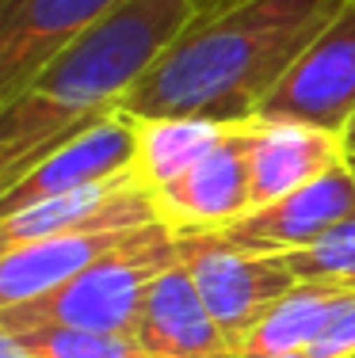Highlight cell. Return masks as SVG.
<instances>
[{
  "instance_id": "cell-3",
  "label": "cell",
  "mask_w": 355,
  "mask_h": 358,
  "mask_svg": "<svg viewBox=\"0 0 355 358\" xmlns=\"http://www.w3.org/2000/svg\"><path fill=\"white\" fill-rule=\"evenodd\" d=\"M183 263L180 233L165 221L141 225L118 248L99 255L81 275L65 278L57 289L0 309V331L31 328H84V331H134L146 289L168 267Z\"/></svg>"
},
{
  "instance_id": "cell-21",
  "label": "cell",
  "mask_w": 355,
  "mask_h": 358,
  "mask_svg": "<svg viewBox=\"0 0 355 358\" xmlns=\"http://www.w3.org/2000/svg\"><path fill=\"white\" fill-rule=\"evenodd\" d=\"M344 149H348V152H355V118L348 122V130H344Z\"/></svg>"
},
{
  "instance_id": "cell-19",
  "label": "cell",
  "mask_w": 355,
  "mask_h": 358,
  "mask_svg": "<svg viewBox=\"0 0 355 358\" xmlns=\"http://www.w3.org/2000/svg\"><path fill=\"white\" fill-rule=\"evenodd\" d=\"M0 358H31V355L23 351L12 336H4V331H0Z\"/></svg>"
},
{
  "instance_id": "cell-20",
  "label": "cell",
  "mask_w": 355,
  "mask_h": 358,
  "mask_svg": "<svg viewBox=\"0 0 355 358\" xmlns=\"http://www.w3.org/2000/svg\"><path fill=\"white\" fill-rule=\"evenodd\" d=\"M191 4H195V12H199V15H210V12H222V8L237 4V0H191Z\"/></svg>"
},
{
  "instance_id": "cell-9",
  "label": "cell",
  "mask_w": 355,
  "mask_h": 358,
  "mask_svg": "<svg viewBox=\"0 0 355 358\" xmlns=\"http://www.w3.org/2000/svg\"><path fill=\"white\" fill-rule=\"evenodd\" d=\"M123 0H0V103Z\"/></svg>"
},
{
  "instance_id": "cell-13",
  "label": "cell",
  "mask_w": 355,
  "mask_h": 358,
  "mask_svg": "<svg viewBox=\"0 0 355 358\" xmlns=\"http://www.w3.org/2000/svg\"><path fill=\"white\" fill-rule=\"evenodd\" d=\"M130 233L134 229H77L0 252V309L57 289L65 278L81 275L99 255L118 248Z\"/></svg>"
},
{
  "instance_id": "cell-4",
  "label": "cell",
  "mask_w": 355,
  "mask_h": 358,
  "mask_svg": "<svg viewBox=\"0 0 355 358\" xmlns=\"http://www.w3.org/2000/svg\"><path fill=\"white\" fill-rule=\"evenodd\" d=\"M183 267L191 271L207 309L241 351L256 324L298 286L279 255H256L222 244L214 233H180Z\"/></svg>"
},
{
  "instance_id": "cell-2",
  "label": "cell",
  "mask_w": 355,
  "mask_h": 358,
  "mask_svg": "<svg viewBox=\"0 0 355 358\" xmlns=\"http://www.w3.org/2000/svg\"><path fill=\"white\" fill-rule=\"evenodd\" d=\"M195 15L191 0H123L73 38L20 96L0 103V183L12 187L62 141L123 107Z\"/></svg>"
},
{
  "instance_id": "cell-1",
  "label": "cell",
  "mask_w": 355,
  "mask_h": 358,
  "mask_svg": "<svg viewBox=\"0 0 355 358\" xmlns=\"http://www.w3.org/2000/svg\"><path fill=\"white\" fill-rule=\"evenodd\" d=\"M348 0H237L195 15L134 84L123 110L138 118L252 122Z\"/></svg>"
},
{
  "instance_id": "cell-12",
  "label": "cell",
  "mask_w": 355,
  "mask_h": 358,
  "mask_svg": "<svg viewBox=\"0 0 355 358\" xmlns=\"http://www.w3.org/2000/svg\"><path fill=\"white\" fill-rule=\"evenodd\" d=\"M340 134L314 130L302 122H256L249 126V176H252V210L272 206L283 194L314 183L328 168L344 164Z\"/></svg>"
},
{
  "instance_id": "cell-18",
  "label": "cell",
  "mask_w": 355,
  "mask_h": 358,
  "mask_svg": "<svg viewBox=\"0 0 355 358\" xmlns=\"http://www.w3.org/2000/svg\"><path fill=\"white\" fill-rule=\"evenodd\" d=\"M306 358H355V289L328 320V328L306 347Z\"/></svg>"
},
{
  "instance_id": "cell-5",
  "label": "cell",
  "mask_w": 355,
  "mask_h": 358,
  "mask_svg": "<svg viewBox=\"0 0 355 358\" xmlns=\"http://www.w3.org/2000/svg\"><path fill=\"white\" fill-rule=\"evenodd\" d=\"M355 118V0L314 38L294 69L256 107V122H302L340 134Z\"/></svg>"
},
{
  "instance_id": "cell-7",
  "label": "cell",
  "mask_w": 355,
  "mask_h": 358,
  "mask_svg": "<svg viewBox=\"0 0 355 358\" xmlns=\"http://www.w3.org/2000/svg\"><path fill=\"white\" fill-rule=\"evenodd\" d=\"M355 214V176L348 160L328 168L314 183L283 194L272 206L249 210L233 225L214 229V236L230 248L256 252V255H286L317 244L328 229Z\"/></svg>"
},
{
  "instance_id": "cell-16",
  "label": "cell",
  "mask_w": 355,
  "mask_h": 358,
  "mask_svg": "<svg viewBox=\"0 0 355 358\" xmlns=\"http://www.w3.org/2000/svg\"><path fill=\"white\" fill-rule=\"evenodd\" d=\"M12 336V331H4ZM15 343L31 358H149L126 331H84V328H31L15 331Z\"/></svg>"
},
{
  "instance_id": "cell-8",
  "label": "cell",
  "mask_w": 355,
  "mask_h": 358,
  "mask_svg": "<svg viewBox=\"0 0 355 358\" xmlns=\"http://www.w3.org/2000/svg\"><path fill=\"white\" fill-rule=\"evenodd\" d=\"M249 126L237 122L222 145L207 152L183 176L153 191L157 214L176 233H214L252 210L249 176Z\"/></svg>"
},
{
  "instance_id": "cell-14",
  "label": "cell",
  "mask_w": 355,
  "mask_h": 358,
  "mask_svg": "<svg viewBox=\"0 0 355 358\" xmlns=\"http://www.w3.org/2000/svg\"><path fill=\"white\" fill-rule=\"evenodd\" d=\"M351 289L328 282H298L283 301L256 324L249 343L241 347V358H279L298 355L328 328V320L340 313Z\"/></svg>"
},
{
  "instance_id": "cell-10",
  "label": "cell",
  "mask_w": 355,
  "mask_h": 358,
  "mask_svg": "<svg viewBox=\"0 0 355 358\" xmlns=\"http://www.w3.org/2000/svg\"><path fill=\"white\" fill-rule=\"evenodd\" d=\"M153 221H160L153 191L134 172H123L96 187L65 191L27 210L0 214V252L77 229H141Z\"/></svg>"
},
{
  "instance_id": "cell-17",
  "label": "cell",
  "mask_w": 355,
  "mask_h": 358,
  "mask_svg": "<svg viewBox=\"0 0 355 358\" xmlns=\"http://www.w3.org/2000/svg\"><path fill=\"white\" fill-rule=\"evenodd\" d=\"M279 259L291 267V275L298 282H328V286L355 289V214L340 221L336 229H328L317 244L286 252Z\"/></svg>"
},
{
  "instance_id": "cell-23",
  "label": "cell",
  "mask_w": 355,
  "mask_h": 358,
  "mask_svg": "<svg viewBox=\"0 0 355 358\" xmlns=\"http://www.w3.org/2000/svg\"><path fill=\"white\" fill-rule=\"evenodd\" d=\"M279 358H306V351H298V355H279Z\"/></svg>"
},
{
  "instance_id": "cell-22",
  "label": "cell",
  "mask_w": 355,
  "mask_h": 358,
  "mask_svg": "<svg viewBox=\"0 0 355 358\" xmlns=\"http://www.w3.org/2000/svg\"><path fill=\"white\" fill-rule=\"evenodd\" d=\"M348 168H351V176H355V152H348Z\"/></svg>"
},
{
  "instance_id": "cell-6",
  "label": "cell",
  "mask_w": 355,
  "mask_h": 358,
  "mask_svg": "<svg viewBox=\"0 0 355 358\" xmlns=\"http://www.w3.org/2000/svg\"><path fill=\"white\" fill-rule=\"evenodd\" d=\"M138 134L141 118L130 110H111L107 118L92 122L88 130L73 134L62 141L54 152L39 160L31 172H23L12 187L0 191V214H15L35 202H46L54 194L81 191V187H96L104 179H115L123 172H134L138 160Z\"/></svg>"
},
{
  "instance_id": "cell-15",
  "label": "cell",
  "mask_w": 355,
  "mask_h": 358,
  "mask_svg": "<svg viewBox=\"0 0 355 358\" xmlns=\"http://www.w3.org/2000/svg\"><path fill=\"white\" fill-rule=\"evenodd\" d=\"M233 126L237 122H210V118H141L134 176L149 191H160L191 164H199L214 145H222Z\"/></svg>"
},
{
  "instance_id": "cell-11",
  "label": "cell",
  "mask_w": 355,
  "mask_h": 358,
  "mask_svg": "<svg viewBox=\"0 0 355 358\" xmlns=\"http://www.w3.org/2000/svg\"><path fill=\"white\" fill-rule=\"evenodd\" d=\"M130 336L149 358H241L183 263L168 267L146 289Z\"/></svg>"
}]
</instances>
